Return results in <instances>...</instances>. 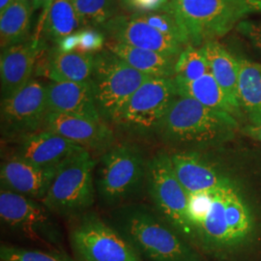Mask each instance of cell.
<instances>
[{"label":"cell","instance_id":"cell-1","mask_svg":"<svg viewBox=\"0 0 261 261\" xmlns=\"http://www.w3.org/2000/svg\"><path fill=\"white\" fill-rule=\"evenodd\" d=\"M238 129L239 123L231 114L177 95L160 123L156 135L164 143L178 151H197L233 140Z\"/></svg>","mask_w":261,"mask_h":261},{"label":"cell","instance_id":"cell-2","mask_svg":"<svg viewBox=\"0 0 261 261\" xmlns=\"http://www.w3.org/2000/svg\"><path fill=\"white\" fill-rule=\"evenodd\" d=\"M112 219L142 260L209 261L149 206H120Z\"/></svg>","mask_w":261,"mask_h":261},{"label":"cell","instance_id":"cell-3","mask_svg":"<svg viewBox=\"0 0 261 261\" xmlns=\"http://www.w3.org/2000/svg\"><path fill=\"white\" fill-rule=\"evenodd\" d=\"M189 195V215L193 228L190 243L206 258L228 260L243 252L234 239L225 213V186Z\"/></svg>","mask_w":261,"mask_h":261},{"label":"cell","instance_id":"cell-4","mask_svg":"<svg viewBox=\"0 0 261 261\" xmlns=\"http://www.w3.org/2000/svg\"><path fill=\"white\" fill-rule=\"evenodd\" d=\"M167 10L175 17L189 45L196 47L224 37L251 13L235 0H169Z\"/></svg>","mask_w":261,"mask_h":261},{"label":"cell","instance_id":"cell-5","mask_svg":"<svg viewBox=\"0 0 261 261\" xmlns=\"http://www.w3.org/2000/svg\"><path fill=\"white\" fill-rule=\"evenodd\" d=\"M147 163L142 151L132 143L112 145L96 169V193L105 205L118 207L146 185Z\"/></svg>","mask_w":261,"mask_h":261},{"label":"cell","instance_id":"cell-6","mask_svg":"<svg viewBox=\"0 0 261 261\" xmlns=\"http://www.w3.org/2000/svg\"><path fill=\"white\" fill-rule=\"evenodd\" d=\"M91 152L82 149L61 162L47 195L41 201L47 209L63 217H80L93 205L96 195Z\"/></svg>","mask_w":261,"mask_h":261},{"label":"cell","instance_id":"cell-7","mask_svg":"<svg viewBox=\"0 0 261 261\" xmlns=\"http://www.w3.org/2000/svg\"><path fill=\"white\" fill-rule=\"evenodd\" d=\"M146 188L154 209L190 242L193 228L189 215V194L178 180L167 152L159 151L148 160Z\"/></svg>","mask_w":261,"mask_h":261},{"label":"cell","instance_id":"cell-8","mask_svg":"<svg viewBox=\"0 0 261 261\" xmlns=\"http://www.w3.org/2000/svg\"><path fill=\"white\" fill-rule=\"evenodd\" d=\"M150 79L152 76L132 68L108 48L96 54L91 83L103 120L112 122L130 96Z\"/></svg>","mask_w":261,"mask_h":261},{"label":"cell","instance_id":"cell-9","mask_svg":"<svg viewBox=\"0 0 261 261\" xmlns=\"http://www.w3.org/2000/svg\"><path fill=\"white\" fill-rule=\"evenodd\" d=\"M176 96L173 77H152L130 96L112 122L134 136L146 137L156 134Z\"/></svg>","mask_w":261,"mask_h":261},{"label":"cell","instance_id":"cell-10","mask_svg":"<svg viewBox=\"0 0 261 261\" xmlns=\"http://www.w3.org/2000/svg\"><path fill=\"white\" fill-rule=\"evenodd\" d=\"M70 241L81 261H142L125 237L95 213L79 217Z\"/></svg>","mask_w":261,"mask_h":261},{"label":"cell","instance_id":"cell-11","mask_svg":"<svg viewBox=\"0 0 261 261\" xmlns=\"http://www.w3.org/2000/svg\"><path fill=\"white\" fill-rule=\"evenodd\" d=\"M47 113V85L32 79L24 87L1 100V133L18 140L43 129Z\"/></svg>","mask_w":261,"mask_h":261},{"label":"cell","instance_id":"cell-12","mask_svg":"<svg viewBox=\"0 0 261 261\" xmlns=\"http://www.w3.org/2000/svg\"><path fill=\"white\" fill-rule=\"evenodd\" d=\"M50 211L41 201L9 190H0V220L13 231L31 239L51 236L56 229Z\"/></svg>","mask_w":261,"mask_h":261},{"label":"cell","instance_id":"cell-13","mask_svg":"<svg viewBox=\"0 0 261 261\" xmlns=\"http://www.w3.org/2000/svg\"><path fill=\"white\" fill-rule=\"evenodd\" d=\"M102 28L112 42L157 51L173 58H178L185 48L178 41L160 33L135 14L114 16Z\"/></svg>","mask_w":261,"mask_h":261},{"label":"cell","instance_id":"cell-14","mask_svg":"<svg viewBox=\"0 0 261 261\" xmlns=\"http://www.w3.org/2000/svg\"><path fill=\"white\" fill-rule=\"evenodd\" d=\"M43 128L60 135L89 152L107 151L114 145L113 132L103 121L47 112Z\"/></svg>","mask_w":261,"mask_h":261},{"label":"cell","instance_id":"cell-15","mask_svg":"<svg viewBox=\"0 0 261 261\" xmlns=\"http://www.w3.org/2000/svg\"><path fill=\"white\" fill-rule=\"evenodd\" d=\"M57 167H40L12 156L1 164V188L42 201L56 176Z\"/></svg>","mask_w":261,"mask_h":261},{"label":"cell","instance_id":"cell-16","mask_svg":"<svg viewBox=\"0 0 261 261\" xmlns=\"http://www.w3.org/2000/svg\"><path fill=\"white\" fill-rule=\"evenodd\" d=\"M47 112L103 121L96 105L91 80L84 83H49L47 85Z\"/></svg>","mask_w":261,"mask_h":261},{"label":"cell","instance_id":"cell-17","mask_svg":"<svg viewBox=\"0 0 261 261\" xmlns=\"http://www.w3.org/2000/svg\"><path fill=\"white\" fill-rule=\"evenodd\" d=\"M37 40L27 41L2 50L0 57L1 100L17 93L32 80L40 56Z\"/></svg>","mask_w":261,"mask_h":261},{"label":"cell","instance_id":"cell-18","mask_svg":"<svg viewBox=\"0 0 261 261\" xmlns=\"http://www.w3.org/2000/svg\"><path fill=\"white\" fill-rule=\"evenodd\" d=\"M81 146L51 130H40L18 139L14 156L40 167H58Z\"/></svg>","mask_w":261,"mask_h":261},{"label":"cell","instance_id":"cell-19","mask_svg":"<svg viewBox=\"0 0 261 261\" xmlns=\"http://www.w3.org/2000/svg\"><path fill=\"white\" fill-rule=\"evenodd\" d=\"M169 156L178 180L189 195L213 190L228 178L197 151H176Z\"/></svg>","mask_w":261,"mask_h":261},{"label":"cell","instance_id":"cell-20","mask_svg":"<svg viewBox=\"0 0 261 261\" xmlns=\"http://www.w3.org/2000/svg\"><path fill=\"white\" fill-rule=\"evenodd\" d=\"M38 60L37 75H44L51 82L84 83L90 81L93 75L95 55L62 53L56 47L44 58L39 56Z\"/></svg>","mask_w":261,"mask_h":261},{"label":"cell","instance_id":"cell-21","mask_svg":"<svg viewBox=\"0 0 261 261\" xmlns=\"http://www.w3.org/2000/svg\"><path fill=\"white\" fill-rule=\"evenodd\" d=\"M107 48L132 68L145 75L152 77H174L175 75L177 58L116 42L108 43Z\"/></svg>","mask_w":261,"mask_h":261},{"label":"cell","instance_id":"cell-22","mask_svg":"<svg viewBox=\"0 0 261 261\" xmlns=\"http://www.w3.org/2000/svg\"><path fill=\"white\" fill-rule=\"evenodd\" d=\"M210 73L223 88L234 107L241 110L238 100L239 60L232 56L218 41H212L202 46Z\"/></svg>","mask_w":261,"mask_h":261},{"label":"cell","instance_id":"cell-23","mask_svg":"<svg viewBox=\"0 0 261 261\" xmlns=\"http://www.w3.org/2000/svg\"><path fill=\"white\" fill-rule=\"evenodd\" d=\"M174 82L178 96L192 98L207 108L227 112L236 119L242 116V111L234 107L210 72L193 82Z\"/></svg>","mask_w":261,"mask_h":261},{"label":"cell","instance_id":"cell-24","mask_svg":"<svg viewBox=\"0 0 261 261\" xmlns=\"http://www.w3.org/2000/svg\"><path fill=\"white\" fill-rule=\"evenodd\" d=\"M238 100L250 125H261V64L239 58Z\"/></svg>","mask_w":261,"mask_h":261},{"label":"cell","instance_id":"cell-25","mask_svg":"<svg viewBox=\"0 0 261 261\" xmlns=\"http://www.w3.org/2000/svg\"><path fill=\"white\" fill-rule=\"evenodd\" d=\"M33 5L15 0L0 16L1 49L27 42L31 28Z\"/></svg>","mask_w":261,"mask_h":261},{"label":"cell","instance_id":"cell-26","mask_svg":"<svg viewBox=\"0 0 261 261\" xmlns=\"http://www.w3.org/2000/svg\"><path fill=\"white\" fill-rule=\"evenodd\" d=\"M82 22L71 0H55L47 13L43 30L48 39L56 43L81 28Z\"/></svg>","mask_w":261,"mask_h":261},{"label":"cell","instance_id":"cell-27","mask_svg":"<svg viewBox=\"0 0 261 261\" xmlns=\"http://www.w3.org/2000/svg\"><path fill=\"white\" fill-rule=\"evenodd\" d=\"M209 72L210 68L202 47L189 45L178 56L174 80L193 82Z\"/></svg>","mask_w":261,"mask_h":261},{"label":"cell","instance_id":"cell-28","mask_svg":"<svg viewBox=\"0 0 261 261\" xmlns=\"http://www.w3.org/2000/svg\"><path fill=\"white\" fill-rule=\"evenodd\" d=\"M83 25L103 27L114 17L112 0H71Z\"/></svg>","mask_w":261,"mask_h":261},{"label":"cell","instance_id":"cell-29","mask_svg":"<svg viewBox=\"0 0 261 261\" xmlns=\"http://www.w3.org/2000/svg\"><path fill=\"white\" fill-rule=\"evenodd\" d=\"M135 15L149 24L151 28L158 30L160 33L176 40L184 47L189 46L186 34L180 28L175 17L168 10L148 13H135Z\"/></svg>","mask_w":261,"mask_h":261},{"label":"cell","instance_id":"cell-30","mask_svg":"<svg viewBox=\"0 0 261 261\" xmlns=\"http://www.w3.org/2000/svg\"><path fill=\"white\" fill-rule=\"evenodd\" d=\"M0 259L1 261H69L47 252L8 245H1Z\"/></svg>","mask_w":261,"mask_h":261},{"label":"cell","instance_id":"cell-31","mask_svg":"<svg viewBox=\"0 0 261 261\" xmlns=\"http://www.w3.org/2000/svg\"><path fill=\"white\" fill-rule=\"evenodd\" d=\"M79 44L75 51L96 55L103 50L105 36L103 33L94 28H85L77 31Z\"/></svg>","mask_w":261,"mask_h":261},{"label":"cell","instance_id":"cell-32","mask_svg":"<svg viewBox=\"0 0 261 261\" xmlns=\"http://www.w3.org/2000/svg\"><path fill=\"white\" fill-rule=\"evenodd\" d=\"M236 29L261 56V21L241 20Z\"/></svg>","mask_w":261,"mask_h":261},{"label":"cell","instance_id":"cell-33","mask_svg":"<svg viewBox=\"0 0 261 261\" xmlns=\"http://www.w3.org/2000/svg\"><path fill=\"white\" fill-rule=\"evenodd\" d=\"M122 2L136 13H148L167 9L169 0H122Z\"/></svg>","mask_w":261,"mask_h":261},{"label":"cell","instance_id":"cell-34","mask_svg":"<svg viewBox=\"0 0 261 261\" xmlns=\"http://www.w3.org/2000/svg\"><path fill=\"white\" fill-rule=\"evenodd\" d=\"M79 44V34L75 32L57 42V48L62 53H73L76 50Z\"/></svg>","mask_w":261,"mask_h":261},{"label":"cell","instance_id":"cell-35","mask_svg":"<svg viewBox=\"0 0 261 261\" xmlns=\"http://www.w3.org/2000/svg\"><path fill=\"white\" fill-rule=\"evenodd\" d=\"M241 133L250 139L261 142V125L259 126L247 125L241 129Z\"/></svg>","mask_w":261,"mask_h":261},{"label":"cell","instance_id":"cell-36","mask_svg":"<svg viewBox=\"0 0 261 261\" xmlns=\"http://www.w3.org/2000/svg\"><path fill=\"white\" fill-rule=\"evenodd\" d=\"M239 3H241L245 7L253 12H261V0H235Z\"/></svg>","mask_w":261,"mask_h":261},{"label":"cell","instance_id":"cell-37","mask_svg":"<svg viewBox=\"0 0 261 261\" xmlns=\"http://www.w3.org/2000/svg\"><path fill=\"white\" fill-rule=\"evenodd\" d=\"M14 1L15 0H0V14L7 9Z\"/></svg>","mask_w":261,"mask_h":261},{"label":"cell","instance_id":"cell-38","mask_svg":"<svg viewBox=\"0 0 261 261\" xmlns=\"http://www.w3.org/2000/svg\"><path fill=\"white\" fill-rule=\"evenodd\" d=\"M42 2L43 0H34L33 1V9L37 10L42 7Z\"/></svg>","mask_w":261,"mask_h":261},{"label":"cell","instance_id":"cell-39","mask_svg":"<svg viewBox=\"0 0 261 261\" xmlns=\"http://www.w3.org/2000/svg\"><path fill=\"white\" fill-rule=\"evenodd\" d=\"M21 1H24V2H27V3H29V4H32V5H33V1H34V0H21Z\"/></svg>","mask_w":261,"mask_h":261}]
</instances>
